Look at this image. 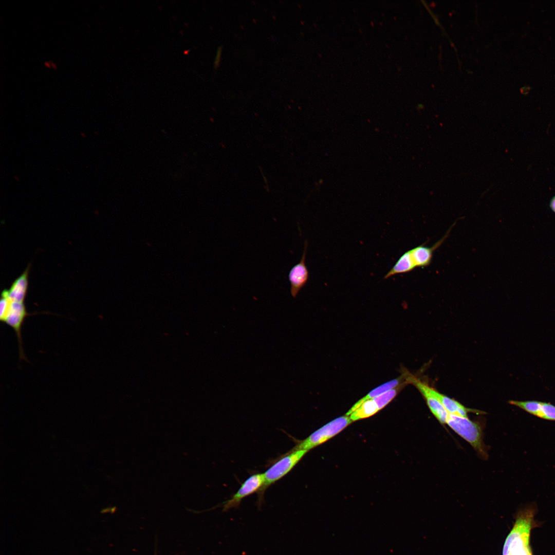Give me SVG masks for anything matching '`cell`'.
Wrapping results in <instances>:
<instances>
[{
	"label": "cell",
	"instance_id": "obj_6",
	"mask_svg": "<svg viewBox=\"0 0 555 555\" xmlns=\"http://www.w3.org/2000/svg\"><path fill=\"white\" fill-rule=\"evenodd\" d=\"M264 482L263 473H258L250 476L231 498L223 503V511H227L231 508H238L243 499L259 491Z\"/></svg>",
	"mask_w": 555,
	"mask_h": 555
},
{
	"label": "cell",
	"instance_id": "obj_14",
	"mask_svg": "<svg viewBox=\"0 0 555 555\" xmlns=\"http://www.w3.org/2000/svg\"><path fill=\"white\" fill-rule=\"evenodd\" d=\"M509 403L515 405L527 413L541 418L542 402L538 401L510 400Z\"/></svg>",
	"mask_w": 555,
	"mask_h": 555
},
{
	"label": "cell",
	"instance_id": "obj_3",
	"mask_svg": "<svg viewBox=\"0 0 555 555\" xmlns=\"http://www.w3.org/2000/svg\"><path fill=\"white\" fill-rule=\"evenodd\" d=\"M446 424L467 441L483 457H487L483 442V428L480 423L468 418L449 414Z\"/></svg>",
	"mask_w": 555,
	"mask_h": 555
},
{
	"label": "cell",
	"instance_id": "obj_15",
	"mask_svg": "<svg viewBox=\"0 0 555 555\" xmlns=\"http://www.w3.org/2000/svg\"><path fill=\"white\" fill-rule=\"evenodd\" d=\"M405 385L399 386L391 389L373 399L377 403L379 411L385 407L397 395Z\"/></svg>",
	"mask_w": 555,
	"mask_h": 555
},
{
	"label": "cell",
	"instance_id": "obj_22",
	"mask_svg": "<svg viewBox=\"0 0 555 555\" xmlns=\"http://www.w3.org/2000/svg\"><path fill=\"white\" fill-rule=\"evenodd\" d=\"M162 133H165V131H164V130H162Z\"/></svg>",
	"mask_w": 555,
	"mask_h": 555
},
{
	"label": "cell",
	"instance_id": "obj_7",
	"mask_svg": "<svg viewBox=\"0 0 555 555\" xmlns=\"http://www.w3.org/2000/svg\"><path fill=\"white\" fill-rule=\"evenodd\" d=\"M307 245V241L305 240L301 260L299 263L291 268L288 274L290 293L294 298L297 297L309 279V272L305 264Z\"/></svg>",
	"mask_w": 555,
	"mask_h": 555
},
{
	"label": "cell",
	"instance_id": "obj_2",
	"mask_svg": "<svg viewBox=\"0 0 555 555\" xmlns=\"http://www.w3.org/2000/svg\"><path fill=\"white\" fill-rule=\"evenodd\" d=\"M307 452L304 450H290L281 457L263 473L264 484L257 492L258 508L263 503L265 490L290 472Z\"/></svg>",
	"mask_w": 555,
	"mask_h": 555
},
{
	"label": "cell",
	"instance_id": "obj_10",
	"mask_svg": "<svg viewBox=\"0 0 555 555\" xmlns=\"http://www.w3.org/2000/svg\"><path fill=\"white\" fill-rule=\"evenodd\" d=\"M430 390L449 414L468 418V412H473V410L466 408L458 401L441 394L434 388L431 387Z\"/></svg>",
	"mask_w": 555,
	"mask_h": 555
},
{
	"label": "cell",
	"instance_id": "obj_13",
	"mask_svg": "<svg viewBox=\"0 0 555 555\" xmlns=\"http://www.w3.org/2000/svg\"><path fill=\"white\" fill-rule=\"evenodd\" d=\"M379 411L375 400L372 399L364 402L357 409L349 415L354 421L370 417Z\"/></svg>",
	"mask_w": 555,
	"mask_h": 555
},
{
	"label": "cell",
	"instance_id": "obj_20",
	"mask_svg": "<svg viewBox=\"0 0 555 555\" xmlns=\"http://www.w3.org/2000/svg\"><path fill=\"white\" fill-rule=\"evenodd\" d=\"M13 177L16 180H17V181H20V178L17 176H14Z\"/></svg>",
	"mask_w": 555,
	"mask_h": 555
},
{
	"label": "cell",
	"instance_id": "obj_1",
	"mask_svg": "<svg viewBox=\"0 0 555 555\" xmlns=\"http://www.w3.org/2000/svg\"><path fill=\"white\" fill-rule=\"evenodd\" d=\"M31 314H32L27 311L24 301L10 298L6 289L2 291L0 302V321L14 330L18 342L20 359L27 361L23 347L22 329L26 318Z\"/></svg>",
	"mask_w": 555,
	"mask_h": 555
},
{
	"label": "cell",
	"instance_id": "obj_11",
	"mask_svg": "<svg viewBox=\"0 0 555 555\" xmlns=\"http://www.w3.org/2000/svg\"><path fill=\"white\" fill-rule=\"evenodd\" d=\"M30 267L13 282L9 289H6L8 295L11 299L25 301L28 286V274Z\"/></svg>",
	"mask_w": 555,
	"mask_h": 555
},
{
	"label": "cell",
	"instance_id": "obj_19",
	"mask_svg": "<svg viewBox=\"0 0 555 555\" xmlns=\"http://www.w3.org/2000/svg\"><path fill=\"white\" fill-rule=\"evenodd\" d=\"M80 135H81V137H82V138H86V134H85L84 133H83V132H81V133H80Z\"/></svg>",
	"mask_w": 555,
	"mask_h": 555
},
{
	"label": "cell",
	"instance_id": "obj_16",
	"mask_svg": "<svg viewBox=\"0 0 555 555\" xmlns=\"http://www.w3.org/2000/svg\"><path fill=\"white\" fill-rule=\"evenodd\" d=\"M543 419L555 421V405L549 402H542L541 418Z\"/></svg>",
	"mask_w": 555,
	"mask_h": 555
},
{
	"label": "cell",
	"instance_id": "obj_9",
	"mask_svg": "<svg viewBox=\"0 0 555 555\" xmlns=\"http://www.w3.org/2000/svg\"><path fill=\"white\" fill-rule=\"evenodd\" d=\"M450 230L442 238L431 247L425 246L422 245L410 250L416 268H423L430 264L434 251L442 244L448 236Z\"/></svg>",
	"mask_w": 555,
	"mask_h": 555
},
{
	"label": "cell",
	"instance_id": "obj_8",
	"mask_svg": "<svg viewBox=\"0 0 555 555\" xmlns=\"http://www.w3.org/2000/svg\"><path fill=\"white\" fill-rule=\"evenodd\" d=\"M402 373L401 375H400L398 378L385 382L371 391L365 396L362 398L358 401H357L349 409V410L346 413L345 415L349 416L352 412L357 409L364 402L366 401V400L374 399L391 389L396 388L399 386L406 385V384H408L406 382V377L408 371L406 369H403L402 370Z\"/></svg>",
	"mask_w": 555,
	"mask_h": 555
},
{
	"label": "cell",
	"instance_id": "obj_12",
	"mask_svg": "<svg viewBox=\"0 0 555 555\" xmlns=\"http://www.w3.org/2000/svg\"><path fill=\"white\" fill-rule=\"evenodd\" d=\"M415 268L410 250H408L398 258L384 278L386 279L396 274L407 273L412 271Z\"/></svg>",
	"mask_w": 555,
	"mask_h": 555
},
{
	"label": "cell",
	"instance_id": "obj_21",
	"mask_svg": "<svg viewBox=\"0 0 555 555\" xmlns=\"http://www.w3.org/2000/svg\"><path fill=\"white\" fill-rule=\"evenodd\" d=\"M94 134H95V135H99V133L98 132V131H95V132H94Z\"/></svg>",
	"mask_w": 555,
	"mask_h": 555
},
{
	"label": "cell",
	"instance_id": "obj_4",
	"mask_svg": "<svg viewBox=\"0 0 555 555\" xmlns=\"http://www.w3.org/2000/svg\"><path fill=\"white\" fill-rule=\"evenodd\" d=\"M352 422L349 416L346 415L336 418L305 439L299 441L291 450H304L308 451L335 436Z\"/></svg>",
	"mask_w": 555,
	"mask_h": 555
},
{
	"label": "cell",
	"instance_id": "obj_5",
	"mask_svg": "<svg viewBox=\"0 0 555 555\" xmlns=\"http://www.w3.org/2000/svg\"><path fill=\"white\" fill-rule=\"evenodd\" d=\"M406 382L408 384H412L419 390L425 399L431 413L437 420L441 424H446L449 413L438 399L431 393V386L409 372L408 373Z\"/></svg>",
	"mask_w": 555,
	"mask_h": 555
},
{
	"label": "cell",
	"instance_id": "obj_17",
	"mask_svg": "<svg viewBox=\"0 0 555 555\" xmlns=\"http://www.w3.org/2000/svg\"><path fill=\"white\" fill-rule=\"evenodd\" d=\"M220 52H221V49L219 48L218 49V50H217V55H216V59H215V62H214V66H215V67H217L218 66V64H219V60H220Z\"/></svg>",
	"mask_w": 555,
	"mask_h": 555
},
{
	"label": "cell",
	"instance_id": "obj_18",
	"mask_svg": "<svg viewBox=\"0 0 555 555\" xmlns=\"http://www.w3.org/2000/svg\"><path fill=\"white\" fill-rule=\"evenodd\" d=\"M549 206L551 210L555 213V196L551 198Z\"/></svg>",
	"mask_w": 555,
	"mask_h": 555
}]
</instances>
